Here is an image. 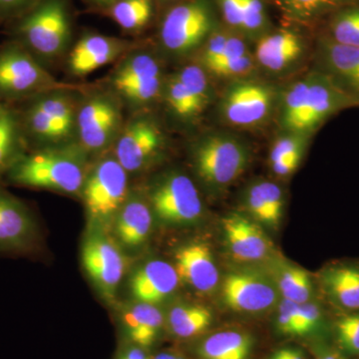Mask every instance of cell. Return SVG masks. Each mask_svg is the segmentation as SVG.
Instances as JSON below:
<instances>
[{"label":"cell","instance_id":"cell-1","mask_svg":"<svg viewBox=\"0 0 359 359\" xmlns=\"http://www.w3.org/2000/svg\"><path fill=\"white\" fill-rule=\"evenodd\" d=\"M354 107H359L358 99L316 68L282 90L278 125L282 132L311 136L330 118Z\"/></svg>","mask_w":359,"mask_h":359},{"label":"cell","instance_id":"cell-2","mask_svg":"<svg viewBox=\"0 0 359 359\" xmlns=\"http://www.w3.org/2000/svg\"><path fill=\"white\" fill-rule=\"evenodd\" d=\"M87 174L85 156L74 148L22 155L9 169V178L18 185L70 195L81 193Z\"/></svg>","mask_w":359,"mask_h":359},{"label":"cell","instance_id":"cell-3","mask_svg":"<svg viewBox=\"0 0 359 359\" xmlns=\"http://www.w3.org/2000/svg\"><path fill=\"white\" fill-rule=\"evenodd\" d=\"M252 159L248 144L226 132L205 134L191 152L194 171L208 190L224 193L247 171Z\"/></svg>","mask_w":359,"mask_h":359},{"label":"cell","instance_id":"cell-4","mask_svg":"<svg viewBox=\"0 0 359 359\" xmlns=\"http://www.w3.org/2000/svg\"><path fill=\"white\" fill-rule=\"evenodd\" d=\"M282 90L256 77L231 81L219 101V114L230 126L256 129L278 111Z\"/></svg>","mask_w":359,"mask_h":359},{"label":"cell","instance_id":"cell-5","mask_svg":"<svg viewBox=\"0 0 359 359\" xmlns=\"http://www.w3.org/2000/svg\"><path fill=\"white\" fill-rule=\"evenodd\" d=\"M81 194L90 222L103 231L128 200V173L114 157L104 158L89 170Z\"/></svg>","mask_w":359,"mask_h":359},{"label":"cell","instance_id":"cell-6","mask_svg":"<svg viewBox=\"0 0 359 359\" xmlns=\"http://www.w3.org/2000/svg\"><path fill=\"white\" fill-rule=\"evenodd\" d=\"M218 27L211 0H189L168 11L161 25V42L174 55H188L199 50Z\"/></svg>","mask_w":359,"mask_h":359},{"label":"cell","instance_id":"cell-7","mask_svg":"<svg viewBox=\"0 0 359 359\" xmlns=\"http://www.w3.org/2000/svg\"><path fill=\"white\" fill-rule=\"evenodd\" d=\"M148 202L154 218L167 226H191L204 214L197 187L192 179L178 171L162 175L153 184Z\"/></svg>","mask_w":359,"mask_h":359},{"label":"cell","instance_id":"cell-8","mask_svg":"<svg viewBox=\"0 0 359 359\" xmlns=\"http://www.w3.org/2000/svg\"><path fill=\"white\" fill-rule=\"evenodd\" d=\"M219 287L224 306L240 314L266 313L282 299L269 273L254 269H231Z\"/></svg>","mask_w":359,"mask_h":359},{"label":"cell","instance_id":"cell-9","mask_svg":"<svg viewBox=\"0 0 359 359\" xmlns=\"http://www.w3.org/2000/svg\"><path fill=\"white\" fill-rule=\"evenodd\" d=\"M21 39L28 50L45 59L55 58L67 46L70 21L61 0H46L22 20Z\"/></svg>","mask_w":359,"mask_h":359},{"label":"cell","instance_id":"cell-10","mask_svg":"<svg viewBox=\"0 0 359 359\" xmlns=\"http://www.w3.org/2000/svg\"><path fill=\"white\" fill-rule=\"evenodd\" d=\"M58 85L25 47L9 44L0 50V96L25 98L49 92Z\"/></svg>","mask_w":359,"mask_h":359},{"label":"cell","instance_id":"cell-11","mask_svg":"<svg viewBox=\"0 0 359 359\" xmlns=\"http://www.w3.org/2000/svg\"><path fill=\"white\" fill-rule=\"evenodd\" d=\"M82 264L94 287L106 301H113L126 269V259L114 241L94 229L81 249Z\"/></svg>","mask_w":359,"mask_h":359},{"label":"cell","instance_id":"cell-12","mask_svg":"<svg viewBox=\"0 0 359 359\" xmlns=\"http://www.w3.org/2000/svg\"><path fill=\"white\" fill-rule=\"evenodd\" d=\"M74 102L69 95L39 97L26 110V129L37 140L53 143L65 140L76 127Z\"/></svg>","mask_w":359,"mask_h":359},{"label":"cell","instance_id":"cell-13","mask_svg":"<svg viewBox=\"0 0 359 359\" xmlns=\"http://www.w3.org/2000/svg\"><path fill=\"white\" fill-rule=\"evenodd\" d=\"M306 40L294 29L271 30L256 41L257 68L269 76H285L297 69L308 56Z\"/></svg>","mask_w":359,"mask_h":359},{"label":"cell","instance_id":"cell-14","mask_svg":"<svg viewBox=\"0 0 359 359\" xmlns=\"http://www.w3.org/2000/svg\"><path fill=\"white\" fill-rule=\"evenodd\" d=\"M164 78L157 59L147 53L136 54L116 71L113 85L127 100L149 103L162 93Z\"/></svg>","mask_w":359,"mask_h":359},{"label":"cell","instance_id":"cell-15","mask_svg":"<svg viewBox=\"0 0 359 359\" xmlns=\"http://www.w3.org/2000/svg\"><path fill=\"white\" fill-rule=\"evenodd\" d=\"M164 145L162 131L152 120L141 118L130 123L115 146L114 158L127 173L142 171L159 155Z\"/></svg>","mask_w":359,"mask_h":359},{"label":"cell","instance_id":"cell-16","mask_svg":"<svg viewBox=\"0 0 359 359\" xmlns=\"http://www.w3.org/2000/svg\"><path fill=\"white\" fill-rule=\"evenodd\" d=\"M226 249L236 261L257 263L273 256V245L261 224L245 212H231L222 219Z\"/></svg>","mask_w":359,"mask_h":359},{"label":"cell","instance_id":"cell-17","mask_svg":"<svg viewBox=\"0 0 359 359\" xmlns=\"http://www.w3.org/2000/svg\"><path fill=\"white\" fill-rule=\"evenodd\" d=\"M121 123L119 108L109 98L95 97L77 114L76 127L85 151L102 150L115 138Z\"/></svg>","mask_w":359,"mask_h":359},{"label":"cell","instance_id":"cell-18","mask_svg":"<svg viewBox=\"0 0 359 359\" xmlns=\"http://www.w3.org/2000/svg\"><path fill=\"white\" fill-rule=\"evenodd\" d=\"M180 280L200 294H209L219 287V271L207 243L192 241L180 245L174 255Z\"/></svg>","mask_w":359,"mask_h":359},{"label":"cell","instance_id":"cell-19","mask_svg":"<svg viewBox=\"0 0 359 359\" xmlns=\"http://www.w3.org/2000/svg\"><path fill=\"white\" fill-rule=\"evenodd\" d=\"M314 55L316 69L359 101V47L337 43L323 34L316 41Z\"/></svg>","mask_w":359,"mask_h":359},{"label":"cell","instance_id":"cell-20","mask_svg":"<svg viewBox=\"0 0 359 359\" xmlns=\"http://www.w3.org/2000/svg\"><path fill=\"white\" fill-rule=\"evenodd\" d=\"M180 283L173 264L163 259H150L130 276L129 290L135 302L158 306L177 292Z\"/></svg>","mask_w":359,"mask_h":359},{"label":"cell","instance_id":"cell-21","mask_svg":"<svg viewBox=\"0 0 359 359\" xmlns=\"http://www.w3.org/2000/svg\"><path fill=\"white\" fill-rule=\"evenodd\" d=\"M321 292L337 313L359 311V259H344L321 269Z\"/></svg>","mask_w":359,"mask_h":359},{"label":"cell","instance_id":"cell-22","mask_svg":"<svg viewBox=\"0 0 359 359\" xmlns=\"http://www.w3.org/2000/svg\"><path fill=\"white\" fill-rule=\"evenodd\" d=\"M120 325L128 344L149 351L166 330V318L158 306L136 302L122 309Z\"/></svg>","mask_w":359,"mask_h":359},{"label":"cell","instance_id":"cell-23","mask_svg":"<svg viewBox=\"0 0 359 359\" xmlns=\"http://www.w3.org/2000/svg\"><path fill=\"white\" fill-rule=\"evenodd\" d=\"M129 48V43L104 35H87L75 45L69 56L71 72L85 76L115 61Z\"/></svg>","mask_w":359,"mask_h":359},{"label":"cell","instance_id":"cell-24","mask_svg":"<svg viewBox=\"0 0 359 359\" xmlns=\"http://www.w3.org/2000/svg\"><path fill=\"white\" fill-rule=\"evenodd\" d=\"M154 215L147 200L131 196L126 201L113 222L118 242L135 250L147 242L152 231Z\"/></svg>","mask_w":359,"mask_h":359},{"label":"cell","instance_id":"cell-25","mask_svg":"<svg viewBox=\"0 0 359 359\" xmlns=\"http://www.w3.org/2000/svg\"><path fill=\"white\" fill-rule=\"evenodd\" d=\"M256 346L254 334L245 330L229 328L201 337L194 353L198 359H252Z\"/></svg>","mask_w":359,"mask_h":359},{"label":"cell","instance_id":"cell-26","mask_svg":"<svg viewBox=\"0 0 359 359\" xmlns=\"http://www.w3.org/2000/svg\"><path fill=\"white\" fill-rule=\"evenodd\" d=\"M34 236L35 224L27 209L0 190V249L25 250Z\"/></svg>","mask_w":359,"mask_h":359},{"label":"cell","instance_id":"cell-27","mask_svg":"<svg viewBox=\"0 0 359 359\" xmlns=\"http://www.w3.org/2000/svg\"><path fill=\"white\" fill-rule=\"evenodd\" d=\"M269 271L282 299L297 304L316 299V285L311 273L306 269L289 262L276 259Z\"/></svg>","mask_w":359,"mask_h":359},{"label":"cell","instance_id":"cell-28","mask_svg":"<svg viewBox=\"0 0 359 359\" xmlns=\"http://www.w3.org/2000/svg\"><path fill=\"white\" fill-rule=\"evenodd\" d=\"M214 323L211 309L200 304H183L170 309L166 328L176 339H199L207 334Z\"/></svg>","mask_w":359,"mask_h":359},{"label":"cell","instance_id":"cell-29","mask_svg":"<svg viewBox=\"0 0 359 359\" xmlns=\"http://www.w3.org/2000/svg\"><path fill=\"white\" fill-rule=\"evenodd\" d=\"M356 0H276L287 20L311 25Z\"/></svg>","mask_w":359,"mask_h":359},{"label":"cell","instance_id":"cell-30","mask_svg":"<svg viewBox=\"0 0 359 359\" xmlns=\"http://www.w3.org/2000/svg\"><path fill=\"white\" fill-rule=\"evenodd\" d=\"M325 35L337 43L359 47V2H351L330 15Z\"/></svg>","mask_w":359,"mask_h":359},{"label":"cell","instance_id":"cell-31","mask_svg":"<svg viewBox=\"0 0 359 359\" xmlns=\"http://www.w3.org/2000/svg\"><path fill=\"white\" fill-rule=\"evenodd\" d=\"M332 342L351 359L359 358V311L332 316Z\"/></svg>","mask_w":359,"mask_h":359},{"label":"cell","instance_id":"cell-32","mask_svg":"<svg viewBox=\"0 0 359 359\" xmlns=\"http://www.w3.org/2000/svg\"><path fill=\"white\" fill-rule=\"evenodd\" d=\"M154 13L152 0H118L110 14L123 29L136 32L148 25Z\"/></svg>","mask_w":359,"mask_h":359},{"label":"cell","instance_id":"cell-33","mask_svg":"<svg viewBox=\"0 0 359 359\" xmlns=\"http://www.w3.org/2000/svg\"><path fill=\"white\" fill-rule=\"evenodd\" d=\"M20 123L11 110L0 106V171L11 168L21 155Z\"/></svg>","mask_w":359,"mask_h":359},{"label":"cell","instance_id":"cell-34","mask_svg":"<svg viewBox=\"0 0 359 359\" xmlns=\"http://www.w3.org/2000/svg\"><path fill=\"white\" fill-rule=\"evenodd\" d=\"M176 75L204 112L205 108L211 105L215 97L210 75L199 65H187L181 68Z\"/></svg>","mask_w":359,"mask_h":359},{"label":"cell","instance_id":"cell-35","mask_svg":"<svg viewBox=\"0 0 359 359\" xmlns=\"http://www.w3.org/2000/svg\"><path fill=\"white\" fill-rule=\"evenodd\" d=\"M163 94L170 109L181 119L192 120L203 113L195 99L176 74L165 82Z\"/></svg>","mask_w":359,"mask_h":359},{"label":"cell","instance_id":"cell-36","mask_svg":"<svg viewBox=\"0 0 359 359\" xmlns=\"http://www.w3.org/2000/svg\"><path fill=\"white\" fill-rule=\"evenodd\" d=\"M242 4L243 36L256 42L271 30L266 2L264 0H242Z\"/></svg>","mask_w":359,"mask_h":359},{"label":"cell","instance_id":"cell-37","mask_svg":"<svg viewBox=\"0 0 359 359\" xmlns=\"http://www.w3.org/2000/svg\"><path fill=\"white\" fill-rule=\"evenodd\" d=\"M311 136L306 134L282 132L271 143L269 152V164H275L283 158L299 151H306Z\"/></svg>","mask_w":359,"mask_h":359},{"label":"cell","instance_id":"cell-38","mask_svg":"<svg viewBox=\"0 0 359 359\" xmlns=\"http://www.w3.org/2000/svg\"><path fill=\"white\" fill-rule=\"evenodd\" d=\"M257 183L268 208L271 229H276L282 222L285 211V193L282 187L271 180H257Z\"/></svg>","mask_w":359,"mask_h":359},{"label":"cell","instance_id":"cell-39","mask_svg":"<svg viewBox=\"0 0 359 359\" xmlns=\"http://www.w3.org/2000/svg\"><path fill=\"white\" fill-rule=\"evenodd\" d=\"M243 204H244L245 211H247L245 214L248 216L254 219L257 223L271 229L268 208H266V203H264L257 180L252 182L245 189L244 193H243Z\"/></svg>","mask_w":359,"mask_h":359},{"label":"cell","instance_id":"cell-40","mask_svg":"<svg viewBox=\"0 0 359 359\" xmlns=\"http://www.w3.org/2000/svg\"><path fill=\"white\" fill-rule=\"evenodd\" d=\"M299 304L280 299L276 306L273 330L276 334L283 337H294L297 311Z\"/></svg>","mask_w":359,"mask_h":359},{"label":"cell","instance_id":"cell-41","mask_svg":"<svg viewBox=\"0 0 359 359\" xmlns=\"http://www.w3.org/2000/svg\"><path fill=\"white\" fill-rule=\"evenodd\" d=\"M226 27L243 36L242 0H216Z\"/></svg>","mask_w":359,"mask_h":359},{"label":"cell","instance_id":"cell-42","mask_svg":"<svg viewBox=\"0 0 359 359\" xmlns=\"http://www.w3.org/2000/svg\"><path fill=\"white\" fill-rule=\"evenodd\" d=\"M304 152L306 151H299V152H295L294 154L287 156V157L283 158V159L278 161L269 167H271L273 173L278 178H287L297 171V168L301 164Z\"/></svg>","mask_w":359,"mask_h":359},{"label":"cell","instance_id":"cell-43","mask_svg":"<svg viewBox=\"0 0 359 359\" xmlns=\"http://www.w3.org/2000/svg\"><path fill=\"white\" fill-rule=\"evenodd\" d=\"M313 359H351L342 353L332 341L316 342Z\"/></svg>","mask_w":359,"mask_h":359},{"label":"cell","instance_id":"cell-44","mask_svg":"<svg viewBox=\"0 0 359 359\" xmlns=\"http://www.w3.org/2000/svg\"><path fill=\"white\" fill-rule=\"evenodd\" d=\"M115 359H152V356L146 349L127 342L126 346L123 347Z\"/></svg>","mask_w":359,"mask_h":359},{"label":"cell","instance_id":"cell-45","mask_svg":"<svg viewBox=\"0 0 359 359\" xmlns=\"http://www.w3.org/2000/svg\"><path fill=\"white\" fill-rule=\"evenodd\" d=\"M32 0H0V15L6 16L25 8Z\"/></svg>","mask_w":359,"mask_h":359},{"label":"cell","instance_id":"cell-46","mask_svg":"<svg viewBox=\"0 0 359 359\" xmlns=\"http://www.w3.org/2000/svg\"><path fill=\"white\" fill-rule=\"evenodd\" d=\"M152 359H187L185 356L182 355L178 353H175V351H161V353H158L155 354L154 356H152Z\"/></svg>","mask_w":359,"mask_h":359},{"label":"cell","instance_id":"cell-47","mask_svg":"<svg viewBox=\"0 0 359 359\" xmlns=\"http://www.w3.org/2000/svg\"><path fill=\"white\" fill-rule=\"evenodd\" d=\"M266 359H289L287 353V347H280L273 351Z\"/></svg>","mask_w":359,"mask_h":359},{"label":"cell","instance_id":"cell-48","mask_svg":"<svg viewBox=\"0 0 359 359\" xmlns=\"http://www.w3.org/2000/svg\"><path fill=\"white\" fill-rule=\"evenodd\" d=\"M92 1L101 4H115L116 1H118V0H92Z\"/></svg>","mask_w":359,"mask_h":359},{"label":"cell","instance_id":"cell-49","mask_svg":"<svg viewBox=\"0 0 359 359\" xmlns=\"http://www.w3.org/2000/svg\"><path fill=\"white\" fill-rule=\"evenodd\" d=\"M359 359V358H358Z\"/></svg>","mask_w":359,"mask_h":359}]
</instances>
